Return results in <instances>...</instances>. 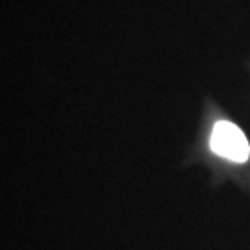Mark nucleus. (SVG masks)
I'll list each match as a JSON object with an SVG mask.
<instances>
[{"instance_id": "nucleus-1", "label": "nucleus", "mask_w": 250, "mask_h": 250, "mask_svg": "<svg viewBox=\"0 0 250 250\" xmlns=\"http://www.w3.org/2000/svg\"><path fill=\"white\" fill-rule=\"evenodd\" d=\"M211 148L219 156L235 163H243L250 156V146L245 134L228 121H221L215 125L213 134H211Z\"/></svg>"}]
</instances>
